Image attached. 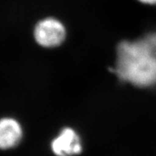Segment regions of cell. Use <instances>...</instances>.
Returning <instances> with one entry per match:
<instances>
[{
	"label": "cell",
	"instance_id": "1",
	"mask_svg": "<svg viewBox=\"0 0 156 156\" xmlns=\"http://www.w3.org/2000/svg\"><path fill=\"white\" fill-rule=\"evenodd\" d=\"M114 71L121 80L135 86L156 85V31L136 40L121 41Z\"/></svg>",
	"mask_w": 156,
	"mask_h": 156
},
{
	"label": "cell",
	"instance_id": "2",
	"mask_svg": "<svg viewBox=\"0 0 156 156\" xmlns=\"http://www.w3.org/2000/svg\"><path fill=\"white\" fill-rule=\"evenodd\" d=\"M34 37L37 44L42 47H57L65 41L67 28L60 20L46 17L35 25Z\"/></svg>",
	"mask_w": 156,
	"mask_h": 156
},
{
	"label": "cell",
	"instance_id": "3",
	"mask_svg": "<svg viewBox=\"0 0 156 156\" xmlns=\"http://www.w3.org/2000/svg\"><path fill=\"white\" fill-rule=\"evenodd\" d=\"M51 149L57 156H72L80 154L82 145L79 136L71 128H64L51 142Z\"/></svg>",
	"mask_w": 156,
	"mask_h": 156
},
{
	"label": "cell",
	"instance_id": "4",
	"mask_svg": "<svg viewBox=\"0 0 156 156\" xmlns=\"http://www.w3.org/2000/svg\"><path fill=\"white\" fill-rule=\"evenodd\" d=\"M22 128L16 120L12 118L0 119V149L15 147L22 139Z\"/></svg>",
	"mask_w": 156,
	"mask_h": 156
},
{
	"label": "cell",
	"instance_id": "5",
	"mask_svg": "<svg viewBox=\"0 0 156 156\" xmlns=\"http://www.w3.org/2000/svg\"><path fill=\"white\" fill-rule=\"evenodd\" d=\"M136 1L146 5H156V0H136Z\"/></svg>",
	"mask_w": 156,
	"mask_h": 156
}]
</instances>
